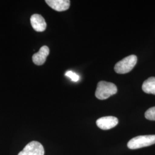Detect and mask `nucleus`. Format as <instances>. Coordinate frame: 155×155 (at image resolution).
Here are the masks:
<instances>
[{
    "label": "nucleus",
    "mask_w": 155,
    "mask_h": 155,
    "mask_svg": "<svg viewBox=\"0 0 155 155\" xmlns=\"http://www.w3.org/2000/svg\"><path fill=\"white\" fill-rule=\"evenodd\" d=\"M137 61V58L136 56H128L117 63L114 66V71L121 74L130 72L136 64Z\"/></svg>",
    "instance_id": "obj_3"
},
{
    "label": "nucleus",
    "mask_w": 155,
    "mask_h": 155,
    "mask_svg": "<svg viewBox=\"0 0 155 155\" xmlns=\"http://www.w3.org/2000/svg\"><path fill=\"white\" fill-rule=\"evenodd\" d=\"M155 144V135L139 136L129 140L127 147L130 150H136Z\"/></svg>",
    "instance_id": "obj_2"
},
{
    "label": "nucleus",
    "mask_w": 155,
    "mask_h": 155,
    "mask_svg": "<svg viewBox=\"0 0 155 155\" xmlns=\"http://www.w3.org/2000/svg\"><path fill=\"white\" fill-rule=\"evenodd\" d=\"M142 89L145 93L155 95V77H150L145 81Z\"/></svg>",
    "instance_id": "obj_9"
},
{
    "label": "nucleus",
    "mask_w": 155,
    "mask_h": 155,
    "mask_svg": "<svg viewBox=\"0 0 155 155\" xmlns=\"http://www.w3.org/2000/svg\"><path fill=\"white\" fill-rule=\"evenodd\" d=\"M50 54V49L47 45H44L40 48L39 52L35 54L32 56L33 62L38 66L43 65Z\"/></svg>",
    "instance_id": "obj_7"
},
{
    "label": "nucleus",
    "mask_w": 155,
    "mask_h": 155,
    "mask_svg": "<svg viewBox=\"0 0 155 155\" xmlns=\"http://www.w3.org/2000/svg\"><path fill=\"white\" fill-rule=\"evenodd\" d=\"M45 2L56 11L63 12L69 9L70 1L69 0H46Z\"/></svg>",
    "instance_id": "obj_8"
},
{
    "label": "nucleus",
    "mask_w": 155,
    "mask_h": 155,
    "mask_svg": "<svg viewBox=\"0 0 155 155\" xmlns=\"http://www.w3.org/2000/svg\"><path fill=\"white\" fill-rule=\"evenodd\" d=\"M45 149L42 144L33 141L28 143L18 155H44Z\"/></svg>",
    "instance_id": "obj_4"
},
{
    "label": "nucleus",
    "mask_w": 155,
    "mask_h": 155,
    "mask_svg": "<svg viewBox=\"0 0 155 155\" xmlns=\"http://www.w3.org/2000/svg\"><path fill=\"white\" fill-rule=\"evenodd\" d=\"M118 120L113 116L103 117L97 120V125L102 130H109L117 126Z\"/></svg>",
    "instance_id": "obj_5"
},
{
    "label": "nucleus",
    "mask_w": 155,
    "mask_h": 155,
    "mask_svg": "<svg viewBox=\"0 0 155 155\" xmlns=\"http://www.w3.org/2000/svg\"><path fill=\"white\" fill-rule=\"evenodd\" d=\"M65 75L67 77L70 78L72 81L77 82L79 80V76L75 72H72V71H67L65 73Z\"/></svg>",
    "instance_id": "obj_11"
},
{
    "label": "nucleus",
    "mask_w": 155,
    "mask_h": 155,
    "mask_svg": "<svg viewBox=\"0 0 155 155\" xmlns=\"http://www.w3.org/2000/svg\"><path fill=\"white\" fill-rule=\"evenodd\" d=\"M31 24L33 29L36 32H43L47 28L45 18L38 14H34L31 17Z\"/></svg>",
    "instance_id": "obj_6"
},
{
    "label": "nucleus",
    "mask_w": 155,
    "mask_h": 155,
    "mask_svg": "<svg viewBox=\"0 0 155 155\" xmlns=\"http://www.w3.org/2000/svg\"><path fill=\"white\" fill-rule=\"evenodd\" d=\"M145 117L147 119L152 121H155V107L150 108L145 113Z\"/></svg>",
    "instance_id": "obj_10"
},
{
    "label": "nucleus",
    "mask_w": 155,
    "mask_h": 155,
    "mask_svg": "<svg viewBox=\"0 0 155 155\" xmlns=\"http://www.w3.org/2000/svg\"><path fill=\"white\" fill-rule=\"evenodd\" d=\"M117 92V86L114 83L101 81L97 84L95 97L101 100L107 99Z\"/></svg>",
    "instance_id": "obj_1"
}]
</instances>
